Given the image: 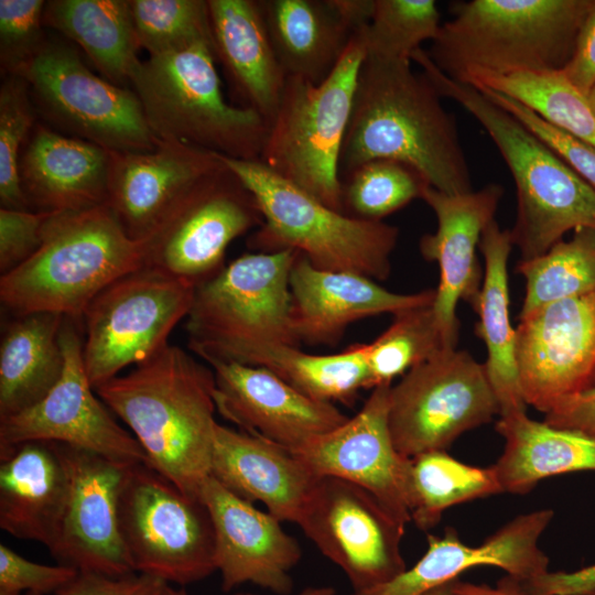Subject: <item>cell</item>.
Returning a JSON list of instances; mask_svg holds the SVG:
<instances>
[{"label":"cell","mask_w":595,"mask_h":595,"mask_svg":"<svg viewBox=\"0 0 595 595\" xmlns=\"http://www.w3.org/2000/svg\"><path fill=\"white\" fill-rule=\"evenodd\" d=\"M499 493L504 491L494 465H468L445 451L411 458L410 515L420 530L434 527L452 506Z\"/></svg>","instance_id":"36"},{"label":"cell","mask_w":595,"mask_h":595,"mask_svg":"<svg viewBox=\"0 0 595 595\" xmlns=\"http://www.w3.org/2000/svg\"><path fill=\"white\" fill-rule=\"evenodd\" d=\"M43 0H0V67L2 76L17 74L41 50Z\"/></svg>","instance_id":"44"},{"label":"cell","mask_w":595,"mask_h":595,"mask_svg":"<svg viewBox=\"0 0 595 595\" xmlns=\"http://www.w3.org/2000/svg\"><path fill=\"white\" fill-rule=\"evenodd\" d=\"M13 75L26 82L39 120L61 133L117 153L158 144L136 93L96 75L67 40L47 36Z\"/></svg>","instance_id":"10"},{"label":"cell","mask_w":595,"mask_h":595,"mask_svg":"<svg viewBox=\"0 0 595 595\" xmlns=\"http://www.w3.org/2000/svg\"><path fill=\"white\" fill-rule=\"evenodd\" d=\"M434 0H375L365 28L366 55L410 61L424 41H433L441 28Z\"/></svg>","instance_id":"41"},{"label":"cell","mask_w":595,"mask_h":595,"mask_svg":"<svg viewBox=\"0 0 595 595\" xmlns=\"http://www.w3.org/2000/svg\"><path fill=\"white\" fill-rule=\"evenodd\" d=\"M451 585H452V582L447 583V584H444V585L437 587L436 589H434L433 592H431L429 595H450Z\"/></svg>","instance_id":"56"},{"label":"cell","mask_w":595,"mask_h":595,"mask_svg":"<svg viewBox=\"0 0 595 595\" xmlns=\"http://www.w3.org/2000/svg\"><path fill=\"white\" fill-rule=\"evenodd\" d=\"M171 595H188L183 588L171 591ZM238 595H252V594H238ZM298 595H336V591L331 586L306 587Z\"/></svg>","instance_id":"54"},{"label":"cell","mask_w":595,"mask_h":595,"mask_svg":"<svg viewBox=\"0 0 595 595\" xmlns=\"http://www.w3.org/2000/svg\"><path fill=\"white\" fill-rule=\"evenodd\" d=\"M194 290V284L147 266L105 288L82 318L83 363L94 389L166 346L188 314Z\"/></svg>","instance_id":"12"},{"label":"cell","mask_w":595,"mask_h":595,"mask_svg":"<svg viewBox=\"0 0 595 595\" xmlns=\"http://www.w3.org/2000/svg\"><path fill=\"white\" fill-rule=\"evenodd\" d=\"M585 98H586V101H587L589 108L595 113V82H594L593 86L591 87V89L588 90V93L586 94Z\"/></svg>","instance_id":"55"},{"label":"cell","mask_w":595,"mask_h":595,"mask_svg":"<svg viewBox=\"0 0 595 595\" xmlns=\"http://www.w3.org/2000/svg\"><path fill=\"white\" fill-rule=\"evenodd\" d=\"M50 214L0 208L1 275L12 271L37 251Z\"/></svg>","instance_id":"47"},{"label":"cell","mask_w":595,"mask_h":595,"mask_svg":"<svg viewBox=\"0 0 595 595\" xmlns=\"http://www.w3.org/2000/svg\"><path fill=\"white\" fill-rule=\"evenodd\" d=\"M199 499L209 510L216 540V570L225 592L252 583L279 595L293 587L292 569L302 551L281 521L236 496L213 476L206 478Z\"/></svg>","instance_id":"23"},{"label":"cell","mask_w":595,"mask_h":595,"mask_svg":"<svg viewBox=\"0 0 595 595\" xmlns=\"http://www.w3.org/2000/svg\"><path fill=\"white\" fill-rule=\"evenodd\" d=\"M23 595H40V594L28 592V593H24Z\"/></svg>","instance_id":"57"},{"label":"cell","mask_w":595,"mask_h":595,"mask_svg":"<svg viewBox=\"0 0 595 595\" xmlns=\"http://www.w3.org/2000/svg\"><path fill=\"white\" fill-rule=\"evenodd\" d=\"M519 321L516 360L526 404L545 414L595 386V292L551 302Z\"/></svg>","instance_id":"17"},{"label":"cell","mask_w":595,"mask_h":595,"mask_svg":"<svg viewBox=\"0 0 595 595\" xmlns=\"http://www.w3.org/2000/svg\"><path fill=\"white\" fill-rule=\"evenodd\" d=\"M342 182L344 213L366 220L383 217L421 198L429 184L412 166L387 159L368 161Z\"/></svg>","instance_id":"40"},{"label":"cell","mask_w":595,"mask_h":595,"mask_svg":"<svg viewBox=\"0 0 595 595\" xmlns=\"http://www.w3.org/2000/svg\"><path fill=\"white\" fill-rule=\"evenodd\" d=\"M588 595H595V589L592 593H589Z\"/></svg>","instance_id":"58"},{"label":"cell","mask_w":595,"mask_h":595,"mask_svg":"<svg viewBox=\"0 0 595 595\" xmlns=\"http://www.w3.org/2000/svg\"><path fill=\"white\" fill-rule=\"evenodd\" d=\"M65 316L51 312L14 315L0 342V419L41 401L65 368L61 331Z\"/></svg>","instance_id":"32"},{"label":"cell","mask_w":595,"mask_h":595,"mask_svg":"<svg viewBox=\"0 0 595 595\" xmlns=\"http://www.w3.org/2000/svg\"><path fill=\"white\" fill-rule=\"evenodd\" d=\"M513 245L510 232L493 220L483 231L479 249L485 270L472 304L479 321L475 333L487 348L485 367L499 403V415L526 412L516 360V328L509 314L508 259Z\"/></svg>","instance_id":"30"},{"label":"cell","mask_w":595,"mask_h":595,"mask_svg":"<svg viewBox=\"0 0 595 595\" xmlns=\"http://www.w3.org/2000/svg\"><path fill=\"white\" fill-rule=\"evenodd\" d=\"M212 360L264 367L305 396L324 402L350 403L360 389L369 388L365 344L315 355L288 344L253 342L231 347Z\"/></svg>","instance_id":"35"},{"label":"cell","mask_w":595,"mask_h":595,"mask_svg":"<svg viewBox=\"0 0 595 595\" xmlns=\"http://www.w3.org/2000/svg\"><path fill=\"white\" fill-rule=\"evenodd\" d=\"M171 591L165 581L143 573L109 577L78 572L55 595H171Z\"/></svg>","instance_id":"48"},{"label":"cell","mask_w":595,"mask_h":595,"mask_svg":"<svg viewBox=\"0 0 595 595\" xmlns=\"http://www.w3.org/2000/svg\"><path fill=\"white\" fill-rule=\"evenodd\" d=\"M391 386L375 387L356 415L294 453L315 475L342 478L365 488L407 524L411 521V458L398 452L391 436Z\"/></svg>","instance_id":"19"},{"label":"cell","mask_w":595,"mask_h":595,"mask_svg":"<svg viewBox=\"0 0 595 595\" xmlns=\"http://www.w3.org/2000/svg\"><path fill=\"white\" fill-rule=\"evenodd\" d=\"M111 152L36 122L19 163L31 210L78 212L107 205Z\"/></svg>","instance_id":"26"},{"label":"cell","mask_w":595,"mask_h":595,"mask_svg":"<svg viewBox=\"0 0 595 595\" xmlns=\"http://www.w3.org/2000/svg\"><path fill=\"white\" fill-rule=\"evenodd\" d=\"M291 317L299 343L334 345L357 320L431 305L436 290L391 292L361 274L315 268L298 255L290 274Z\"/></svg>","instance_id":"25"},{"label":"cell","mask_w":595,"mask_h":595,"mask_svg":"<svg viewBox=\"0 0 595 595\" xmlns=\"http://www.w3.org/2000/svg\"><path fill=\"white\" fill-rule=\"evenodd\" d=\"M128 3L138 46L149 55L199 40L212 41L207 0H128Z\"/></svg>","instance_id":"42"},{"label":"cell","mask_w":595,"mask_h":595,"mask_svg":"<svg viewBox=\"0 0 595 595\" xmlns=\"http://www.w3.org/2000/svg\"><path fill=\"white\" fill-rule=\"evenodd\" d=\"M543 422L595 437V386L558 401Z\"/></svg>","instance_id":"50"},{"label":"cell","mask_w":595,"mask_h":595,"mask_svg":"<svg viewBox=\"0 0 595 595\" xmlns=\"http://www.w3.org/2000/svg\"><path fill=\"white\" fill-rule=\"evenodd\" d=\"M223 166L219 154L176 142L111 152L107 206L126 234L142 242L190 190Z\"/></svg>","instance_id":"24"},{"label":"cell","mask_w":595,"mask_h":595,"mask_svg":"<svg viewBox=\"0 0 595 595\" xmlns=\"http://www.w3.org/2000/svg\"><path fill=\"white\" fill-rule=\"evenodd\" d=\"M592 0H469L450 6L426 51L448 77L560 72Z\"/></svg>","instance_id":"4"},{"label":"cell","mask_w":595,"mask_h":595,"mask_svg":"<svg viewBox=\"0 0 595 595\" xmlns=\"http://www.w3.org/2000/svg\"><path fill=\"white\" fill-rule=\"evenodd\" d=\"M253 195L263 223L249 239L253 249H291L315 268L386 280L399 230L335 210L279 176L261 161L221 156Z\"/></svg>","instance_id":"7"},{"label":"cell","mask_w":595,"mask_h":595,"mask_svg":"<svg viewBox=\"0 0 595 595\" xmlns=\"http://www.w3.org/2000/svg\"><path fill=\"white\" fill-rule=\"evenodd\" d=\"M268 33L286 77L320 84L345 52L353 33L328 0L260 1Z\"/></svg>","instance_id":"33"},{"label":"cell","mask_w":595,"mask_h":595,"mask_svg":"<svg viewBox=\"0 0 595 595\" xmlns=\"http://www.w3.org/2000/svg\"><path fill=\"white\" fill-rule=\"evenodd\" d=\"M364 31L351 35L322 83L286 77L260 156L272 172L342 213L339 160L366 56Z\"/></svg>","instance_id":"8"},{"label":"cell","mask_w":595,"mask_h":595,"mask_svg":"<svg viewBox=\"0 0 595 595\" xmlns=\"http://www.w3.org/2000/svg\"><path fill=\"white\" fill-rule=\"evenodd\" d=\"M142 266V242L107 205L51 213L37 251L1 275L0 301L14 315L51 312L82 322L105 288Z\"/></svg>","instance_id":"5"},{"label":"cell","mask_w":595,"mask_h":595,"mask_svg":"<svg viewBox=\"0 0 595 595\" xmlns=\"http://www.w3.org/2000/svg\"><path fill=\"white\" fill-rule=\"evenodd\" d=\"M213 48L238 106L271 122L286 75L273 50L260 1L207 0Z\"/></svg>","instance_id":"28"},{"label":"cell","mask_w":595,"mask_h":595,"mask_svg":"<svg viewBox=\"0 0 595 595\" xmlns=\"http://www.w3.org/2000/svg\"><path fill=\"white\" fill-rule=\"evenodd\" d=\"M499 403L485 364L446 348L391 386L389 426L396 448L412 458L445 451L463 433L491 421Z\"/></svg>","instance_id":"13"},{"label":"cell","mask_w":595,"mask_h":595,"mask_svg":"<svg viewBox=\"0 0 595 595\" xmlns=\"http://www.w3.org/2000/svg\"><path fill=\"white\" fill-rule=\"evenodd\" d=\"M298 524L354 591L386 583L407 569L401 553L405 524L356 484L320 477Z\"/></svg>","instance_id":"15"},{"label":"cell","mask_w":595,"mask_h":595,"mask_svg":"<svg viewBox=\"0 0 595 595\" xmlns=\"http://www.w3.org/2000/svg\"><path fill=\"white\" fill-rule=\"evenodd\" d=\"M214 388L213 369L169 343L95 391L130 429L147 464L199 499L212 470Z\"/></svg>","instance_id":"2"},{"label":"cell","mask_w":595,"mask_h":595,"mask_svg":"<svg viewBox=\"0 0 595 595\" xmlns=\"http://www.w3.org/2000/svg\"><path fill=\"white\" fill-rule=\"evenodd\" d=\"M43 24L76 44L104 78L130 86L141 60L128 0H50Z\"/></svg>","instance_id":"34"},{"label":"cell","mask_w":595,"mask_h":595,"mask_svg":"<svg viewBox=\"0 0 595 595\" xmlns=\"http://www.w3.org/2000/svg\"><path fill=\"white\" fill-rule=\"evenodd\" d=\"M215 378L216 411L241 431L298 452L348 418L312 399L264 367L231 360L207 363Z\"/></svg>","instance_id":"20"},{"label":"cell","mask_w":595,"mask_h":595,"mask_svg":"<svg viewBox=\"0 0 595 595\" xmlns=\"http://www.w3.org/2000/svg\"><path fill=\"white\" fill-rule=\"evenodd\" d=\"M502 195V186L496 183L462 194H446L429 185L422 193L421 199L434 212L437 227L421 237L419 248L422 257L440 269L433 310L446 348H456L458 342V301L472 305L480 290L483 274L476 247L485 228L495 220Z\"/></svg>","instance_id":"22"},{"label":"cell","mask_w":595,"mask_h":595,"mask_svg":"<svg viewBox=\"0 0 595 595\" xmlns=\"http://www.w3.org/2000/svg\"><path fill=\"white\" fill-rule=\"evenodd\" d=\"M477 89L524 125L595 190L594 147L548 122L532 109L505 94L487 88Z\"/></svg>","instance_id":"45"},{"label":"cell","mask_w":595,"mask_h":595,"mask_svg":"<svg viewBox=\"0 0 595 595\" xmlns=\"http://www.w3.org/2000/svg\"><path fill=\"white\" fill-rule=\"evenodd\" d=\"M68 490L57 443L28 441L0 448V528L48 548Z\"/></svg>","instance_id":"29"},{"label":"cell","mask_w":595,"mask_h":595,"mask_svg":"<svg viewBox=\"0 0 595 595\" xmlns=\"http://www.w3.org/2000/svg\"><path fill=\"white\" fill-rule=\"evenodd\" d=\"M118 521L137 573L186 585L216 571L215 530L206 505L145 463L126 470Z\"/></svg>","instance_id":"11"},{"label":"cell","mask_w":595,"mask_h":595,"mask_svg":"<svg viewBox=\"0 0 595 595\" xmlns=\"http://www.w3.org/2000/svg\"><path fill=\"white\" fill-rule=\"evenodd\" d=\"M82 332L80 321L65 316L61 331L63 375L36 404L0 419V448L48 441L80 447L121 464H147L139 442L116 421L88 380Z\"/></svg>","instance_id":"16"},{"label":"cell","mask_w":595,"mask_h":595,"mask_svg":"<svg viewBox=\"0 0 595 595\" xmlns=\"http://www.w3.org/2000/svg\"><path fill=\"white\" fill-rule=\"evenodd\" d=\"M436 88L469 112L485 129L508 166L517 194L509 230L520 260L547 252L577 228L595 229V190L550 147L477 88L442 73L423 48L411 57Z\"/></svg>","instance_id":"3"},{"label":"cell","mask_w":595,"mask_h":595,"mask_svg":"<svg viewBox=\"0 0 595 595\" xmlns=\"http://www.w3.org/2000/svg\"><path fill=\"white\" fill-rule=\"evenodd\" d=\"M560 72L584 96L595 82V0L578 30L572 57Z\"/></svg>","instance_id":"49"},{"label":"cell","mask_w":595,"mask_h":595,"mask_svg":"<svg viewBox=\"0 0 595 595\" xmlns=\"http://www.w3.org/2000/svg\"><path fill=\"white\" fill-rule=\"evenodd\" d=\"M299 252L245 253L195 286L187 345L206 363L253 342L298 346L291 317V269Z\"/></svg>","instance_id":"9"},{"label":"cell","mask_w":595,"mask_h":595,"mask_svg":"<svg viewBox=\"0 0 595 595\" xmlns=\"http://www.w3.org/2000/svg\"><path fill=\"white\" fill-rule=\"evenodd\" d=\"M462 83L505 94L595 148V113L561 72L474 75Z\"/></svg>","instance_id":"38"},{"label":"cell","mask_w":595,"mask_h":595,"mask_svg":"<svg viewBox=\"0 0 595 595\" xmlns=\"http://www.w3.org/2000/svg\"><path fill=\"white\" fill-rule=\"evenodd\" d=\"M329 4L354 34L370 22L375 0H328Z\"/></svg>","instance_id":"52"},{"label":"cell","mask_w":595,"mask_h":595,"mask_svg":"<svg viewBox=\"0 0 595 595\" xmlns=\"http://www.w3.org/2000/svg\"><path fill=\"white\" fill-rule=\"evenodd\" d=\"M0 86V203L1 208L31 210L21 190L19 163L39 121L26 82L2 76Z\"/></svg>","instance_id":"43"},{"label":"cell","mask_w":595,"mask_h":595,"mask_svg":"<svg viewBox=\"0 0 595 595\" xmlns=\"http://www.w3.org/2000/svg\"><path fill=\"white\" fill-rule=\"evenodd\" d=\"M450 595H524L506 576L500 580L496 587L486 584H474L455 580L451 585Z\"/></svg>","instance_id":"53"},{"label":"cell","mask_w":595,"mask_h":595,"mask_svg":"<svg viewBox=\"0 0 595 595\" xmlns=\"http://www.w3.org/2000/svg\"><path fill=\"white\" fill-rule=\"evenodd\" d=\"M516 272L526 281L521 318L551 302L595 292V229L582 227L547 252L519 260Z\"/></svg>","instance_id":"37"},{"label":"cell","mask_w":595,"mask_h":595,"mask_svg":"<svg viewBox=\"0 0 595 595\" xmlns=\"http://www.w3.org/2000/svg\"><path fill=\"white\" fill-rule=\"evenodd\" d=\"M393 321L366 345L369 388L391 383L393 378L446 349L433 304L393 314Z\"/></svg>","instance_id":"39"},{"label":"cell","mask_w":595,"mask_h":595,"mask_svg":"<svg viewBox=\"0 0 595 595\" xmlns=\"http://www.w3.org/2000/svg\"><path fill=\"white\" fill-rule=\"evenodd\" d=\"M77 573V570L66 565L29 561L6 544H0V595H23L28 592L55 595Z\"/></svg>","instance_id":"46"},{"label":"cell","mask_w":595,"mask_h":595,"mask_svg":"<svg viewBox=\"0 0 595 595\" xmlns=\"http://www.w3.org/2000/svg\"><path fill=\"white\" fill-rule=\"evenodd\" d=\"M378 159L415 169L446 194L473 191L470 171L453 113L410 61L366 55L358 73L339 160L340 174Z\"/></svg>","instance_id":"1"},{"label":"cell","mask_w":595,"mask_h":595,"mask_svg":"<svg viewBox=\"0 0 595 595\" xmlns=\"http://www.w3.org/2000/svg\"><path fill=\"white\" fill-rule=\"evenodd\" d=\"M553 516L551 509L520 515L479 545L465 544L452 528L443 536L430 534L425 553L411 569L351 595H429L467 570L485 565L504 570L519 584L537 581L549 573V559L539 540Z\"/></svg>","instance_id":"21"},{"label":"cell","mask_w":595,"mask_h":595,"mask_svg":"<svg viewBox=\"0 0 595 595\" xmlns=\"http://www.w3.org/2000/svg\"><path fill=\"white\" fill-rule=\"evenodd\" d=\"M215 62L208 40L149 55L130 88L156 140L260 161L268 123L258 112L225 100Z\"/></svg>","instance_id":"6"},{"label":"cell","mask_w":595,"mask_h":595,"mask_svg":"<svg viewBox=\"0 0 595 595\" xmlns=\"http://www.w3.org/2000/svg\"><path fill=\"white\" fill-rule=\"evenodd\" d=\"M210 476L236 496L261 501L280 521L294 523L320 478L291 450L219 423Z\"/></svg>","instance_id":"27"},{"label":"cell","mask_w":595,"mask_h":595,"mask_svg":"<svg viewBox=\"0 0 595 595\" xmlns=\"http://www.w3.org/2000/svg\"><path fill=\"white\" fill-rule=\"evenodd\" d=\"M595 589V564L575 572H549L526 587L527 595H588Z\"/></svg>","instance_id":"51"},{"label":"cell","mask_w":595,"mask_h":595,"mask_svg":"<svg viewBox=\"0 0 595 595\" xmlns=\"http://www.w3.org/2000/svg\"><path fill=\"white\" fill-rule=\"evenodd\" d=\"M496 431L505 448L494 465L504 493L527 494L541 479L595 470V437L530 419L526 412L500 416Z\"/></svg>","instance_id":"31"},{"label":"cell","mask_w":595,"mask_h":595,"mask_svg":"<svg viewBox=\"0 0 595 595\" xmlns=\"http://www.w3.org/2000/svg\"><path fill=\"white\" fill-rule=\"evenodd\" d=\"M262 223L253 195L224 163L190 190L142 241L144 266L196 286L224 268L226 250L236 238Z\"/></svg>","instance_id":"14"},{"label":"cell","mask_w":595,"mask_h":595,"mask_svg":"<svg viewBox=\"0 0 595 595\" xmlns=\"http://www.w3.org/2000/svg\"><path fill=\"white\" fill-rule=\"evenodd\" d=\"M57 446L68 490L60 526L47 548L51 555L58 564L78 572L109 577L137 573L118 521V499L129 465L80 447L62 443Z\"/></svg>","instance_id":"18"}]
</instances>
